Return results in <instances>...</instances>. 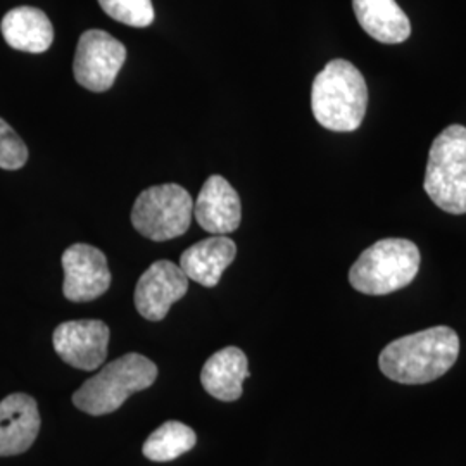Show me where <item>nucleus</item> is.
Masks as SVG:
<instances>
[{"instance_id":"14","label":"nucleus","mask_w":466,"mask_h":466,"mask_svg":"<svg viewBox=\"0 0 466 466\" xmlns=\"http://www.w3.org/2000/svg\"><path fill=\"white\" fill-rule=\"evenodd\" d=\"M237 256V246L225 235H213L185 250L180 268L185 275L204 287H217L223 271Z\"/></svg>"},{"instance_id":"10","label":"nucleus","mask_w":466,"mask_h":466,"mask_svg":"<svg viewBox=\"0 0 466 466\" xmlns=\"http://www.w3.org/2000/svg\"><path fill=\"white\" fill-rule=\"evenodd\" d=\"M188 290V277L171 261L152 263L140 277L135 289V308L149 321L165 319L169 308L182 299Z\"/></svg>"},{"instance_id":"18","label":"nucleus","mask_w":466,"mask_h":466,"mask_svg":"<svg viewBox=\"0 0 466 466\" xmlns=\"http://www.w3.org/2000/svg\"><path fill=\"white\" fill-rule=\"evenodd\" d=\"M107 16L134 28H146L154 21L152 0H99Z\"/></svg>"},{"instance_id":"2","label":"nucleus","mask_w":466,"mask_h":466,"mask_svg":"<svg viewBox=\"0 0 466 466\" xmlns=\"http://www.w3.org/2000/svg\"><path fill=\"white\" fill-rule=\"evenodd\" d=\"M368 106V86L361 71L346 59L323 67L311 88V109L330 132H354L361 127Z\"/></svg>"},{"instance_id":"4","label":"nucleus","mask_w":466,"mask_h":466,"mask_svg":"<svg viewBox=\"0 0 466 466\" xmlns=\"http://www.w3.org/2000/svg\"><path fill=\"white\" fill-rule=\"evenodd\" d=\"M420 269V249L406 238H382L363 250L350 271V282L367 296H387L408 287Z\"/></svg>"},{"instance_id":"15","label":"nucleus","mask_w":466,"mask_h":466,"mask_svg":"<svg viewBox=\"0 0 466 466\" xmlns=\"http://www.w3.org/2000/svg\"><path fill=\"white\" fill-rule=\"evenodd\" d=\"M358 23L382 44H402L411 35V23L396 0H352Z\"/></svg>"},{"instance_id":"12","label":"nucleus","mask_w":466,"mask_h":466,"mask_svg":"<svg viewBox=\"0 0 466 466\" xmlns=\"http://www.w3.org/2000/svg\"><path fill=\"white\" fill-rule=\"evenodd\" d=\"M36 400L28 394H11L0 400V456H17L34 446L40 432Z\"/></svg>"},{"instance_id":"8","label":"nucleus","mask_w":466,"mask_h":466,"mask_svg":"<svg viewBox=\"0 0 466 466\" xmlns=\"http://www.w3.org/2000/svg\"><path fill=\"white\" fill-rule=\"evenodd\" d=\"M54 350L69 367L90 371L104 365L109 344V327L100 319L61 323L52 335Z\"/></svg>"},{"instance_id":"9","label":"nucleus","mask_w":466,"mask_h":466,"mask_svg":"<svg viewBox=\"0 0 466 466\" xmlns=\"http://www.w3.org/2000/svg\"><path fill=\"white\" fill-rule=\"evenodd\" d=\"M61 263L65 269L63 292L67 300L88 302L107 292L111 271L102 250L88 244H73L65 250Z\"/></svg>"},{"instance_id":"19","label":"nucleus","mask_w":466,"mask_h":466,"mask_svg":"<svg viewBox=\"0 0 466 466\" xmlns=\"http://www.w3.org/2000/svg\"><path fill=\"white\" fill-rule=\"evenodd\" d=\"M28 161V149L21 137L0 117V167L2 169H19Z\"/></svg>"},{"instance_id":"5","label":"nucleus","mask_w":466,"mask_h":466,"mask_svg":"<svg viewBox=\"0 0 466 466\" xmlns=\"http://www.w3.org/2000/svg\"><path fill=\"white\" fill-rule=\"evenodd\" d=\"M423 188L437 208L466 213V128L451 125L435 137L429 152Z\"/></svg>"},{"instance_id":"16","label":"nucleus","mask_w":466,"mask_h":466,"mask_svg":"<svg viewBox=\"0 0 466 466\" xmlns=\"http://www.w3.org/2000/svg\"><path fill=\"white\" fill-rule=\"evenodd\" d=\"M4 40L21 52L42 54L49 49L54 42V28L49 17L36 9L21 5L9 11L2 19Z\"/></svg>"},{"instance_id":"17","label":"nucleus","mask_w":466,"mask_h":466,"mask_svg":"<svg viewBox=\"0 0 466 466\" xmlns=\"http://www.w3.org/2000/svg\"><path fill=\"white\" fill-rule=\"evenodd\" d=\"M196 442L198 435L188 425L182 421H167L150 433L142 451L150 461L167 463L184 456L196 446Z\"/></svg>"},{"instance_id":"1","label":"nucleus","mask_w":466,"mask_h":466,"mask_svg":"<svg viewBox=\"0 0 466 466\" xmlns=\"http://www.w3.org/2000/svg\"><path fill=\"white\" fill-rule=\"evenodd\" d=\"M460 354V337L450 327H433L392 340L379 356L383 375L404 385L431 383L450 371Z\"/></svg>"},{"instance_id":"3","label":"nucleus","mask_w":466,"mask_h":466,"mask_svg":"<svg viewBox=\"0 0 466 466\" xmlns=\"http://www.w3.org/2000/svg\"><path fill=\"white\" fill-rule=\"evenodd\" d=\"M157 379V367L149 358L128 352L100 370L73 394V404L92 417L117 411L135 392L149 389Z\"/></svg>"},{"instance_id":"7","label":"nucleus","mask_w":466,"mask_h":466,"mask_svg":"<svg viewBox=\"0 0 466 466\" xmlns=\"http://www.w3.org/2000/svg\"><path fill=\"white\" fill-rule=\"evenodd\" d=\"M127 49L113 35L102 30L85 32L75 52V80L90 92H106L116 82Z\"/></svg>"},{"instance_id":"13","label":"nucleus","mask_w":466,"mask_h":466,"mask_svg":"<svg viewBox=\"0 0 466 466\" xmlns=\"http://www.w3.org/2000/svg\"><path fill=\"white\" fill-rule=\"evenodd\" d=\"M249 375L248 356L244 350L230 346L218 350L206 361L200 371V383L215 400L233 402L242 396Z\"/></svg>"},{"instance_id":"11","label":"nucleus","mask_w":466,"mask_h":466,"mask_svg":"<svg viewBox=\"0 0 466 466\" xmlns=\"http://www.w3.org/2000/svg\"><path fill=\"white\" fill-rule=\"evenodd\" d=\"M194 217L206 232L228 235L238 228L242 219L240 198L223 177L213 175L194 200Z\"/></svg>"},{"instance_id":"6","label":"nucleus","mask_w":466,"mask_h":466,"mask_svg":"<svg viewBox=\"0 0 466 466\" xmlns=\"http://www.w3.org/2000/svg\"><path fill=\"white\" fill-rule=\"evenodd\" d=\"M194 200L184 187L156 185L144 190L132 209L135 230L154 242L182 237L192 223Z\"/></svg>"}]
</instances>
